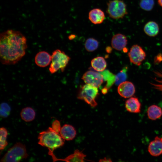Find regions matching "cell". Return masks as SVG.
I'll use <instances>...</instances> for the list:
<instances>
[{"mask_svg": "<svg viewBox=\"0 0 162 162\" xmlns=\"http://www.w3.org/2000/svg\"><path fill=\"white\" fill-rule=\"evenodd\" d=\"M26 39L19 31L8 30L0 34V56L2 63H17L24 56L27 47Z\"/></svg>", "mask_w": 162, "mask_h": 162, "instance_id": "cell-1", "label": "cell"}, {"mask_svg": "<svg viewBox=\"0 0 162 162\" xmlns=\"http://www.w3.org/2000/svg\"><path fill=\"white\" fill-rule=\"evenodd\" d=\"M38 144L46 147L49 150L48 154L54 160L56 158L53 153L56 148L62 146L64 144V140L59 133L54 131L51 127L40 132L38 136Z\"/></svg>", "mask_w": 162, "mask_h": 162, "instance_id": "cell-2", "label": "cell"}, {"mask_svg": "<svg viewBox=\"0 0 162 162\" xmlns=\"http://www.w3.org/2000/svg\"><path fill=\"white\" fill-rule=\"evenodd\" d=\"M28 156L25 145L20 142L9 148L1 159V162H18Z\"/></svg>", "mask_w": 162, "mask_h": 162, "instance_id": "cell-3", "label": "cell"}, {"mask_svg": "<svg viewBox=\"0 0 162 162\" xmlns=\"http://www.w3.org/2000/svg\"><path fill=\"white\" fill-rule=\"evenodd\" d=\"M51 61L49 70L51 74H53L60 69L63 72L70 59V58L64 52L57 49L52 52Z\"/></svg>", "mask_w": 162, "mask_h": 162, "instance_id": "cell-4", "label": "cell"}, {"mask_svg": "<svg viewBox=\"0 0 162 162\" xmlns=\"http://www.w3.org/2000/svg\"><path fill=\"white\" fill-rule=\"evenodd\" d=\"M98 95V88L86 84L80 88L77 97L78 99L84 100L92 107H94L97 105L95 99Z\"/></svg>", "mask_w": 162, "mask_h": 162, "instance_id": "cell-5", "label": "cell"}, {"mask_svg": "<svg viewBox=\"0 0 162 162\" xmlns=\"http://www.w3.org/2000/svg\"><path fill=\"white\" fill-rule=\"evenodd\" d=\"M107 5V13L113 19L123 18L128 13L126 5L122 0H111L108 2Z\"/></svg>", "mask_w": 162, "mask_h": 162, "instance_id": "cell-6", "label": "cell"}, {"mask_svg": "<svg viewBox=\"0 0 162 162\" xmlns=\"http://www.w3.org/2000/svg\"><path fill=\"white\" fill-rule=\"evenodd\" d=\"M128 56L131 63L136 65L140 66L145 59L146 53L140 46L134 45L131 48Z\"/></svg>", "mask_w": 162, "mask_h": 162, "instance_id": "cell-7", "label": "cell"}, {"mask_svg": "<svg viewBox=\"0 0 162 162\" xmlns=\"http://www.w3.org/2000/svg\"><path fill=\"white\" fill-rule=\"evenodd\" d=\"M82 79L86 84L91 85L98 88L102 84L104 81V77L101 74L92 70L85 73Z\"/></svg>", "mask_w": 162, "mask_h": 162, "instance_id": "cell-8", "label": "cell"}, {"mask_svg": "<svg viewBox=\"0 0 162 162\" xmlns=\"http://www.w3.org/2000/svg\"><path fill=\"white\" fill-rule=\"evenodd\" d=\"M117 91L119 94L124 98L132 97L135 92L133 84L129 81H124L118 85Z\"/></svg>", "mask_w": 162, "mask_h": 162, "instance_id": "cell-9", "label": "cell"}, {"mask_svg": "<svg viewBox=\"0 0 162 162\" xmlns=\"http://www.w3.org/2000/svg\"><path fill=\"white\" fill-rule=\"evenodd\" d=\"M149 154L154 157L158 156L162 154V138L156 136L154 140L151 141L148 147Z\"/></svg>", "mask_w": 162, "mask_h": 162, "instance_id": "cell-10", "label": "cell"}, {"mask_svg": "<svg viewBox=\"0 0 162 162\" xmlns=\"http://www.w3.org/2000/svg\"><path fill=\"white\" fill-rule=\"evenodd\" d=\"M128 40L126 37L121 34H117L114 35L111 40L112 47L116 50L120 51L125 48Z\"/></svg>", "mask_w": 162, "mask_h": 162, "instance_id": "cell-11", "label": "cell"}, {"mask_svg": "<svg viewBox=\"0 0 162 162\" xmlns=\"http://www.w3.org/2000/svg\"><path fill=\"white\" fill-rule=\"evenodd\" d=\"M51 55L45 51L38 52L35 57V62L36 65L40 67L48 66L51 61Z\"/></svg>", "mask_w": 162, "mask_h": 162, "instance_id": "cell-12", "label": "cell"}, {"mask_svg": "<svg viewBox=\"0 0 162 162\" xmlns=\"http://www.w3.org/2000/svg\"><path fill=\"white\" fill-rule=\"evenodd\" d=\"M59 134L64 140H71L75 137L76 131L72 125L65 124L61 127Z\"/></svg>", "mask_w": 162, "mask_h": 162, "instance_id": "cell-13", "label": "cell"}, {"mask_svg": "<svg viewBox=\"0 0 162 162\" xmlns=\"http://www.w3.org/2000/svg\"><path fill=\"white\" fill-rule=\"evenodd\" d=\"M125 107L129 112L139 113L141 111V104L138 98L132 97L126 101Z\"/></svg>", "mask_w": 162, "mask_h": 162, "instance_id": "cell-14", "label": "cell"}, {"mask_svg": "<svg viewBox=\"0 0 162 162\" xmlns=\"http://www.w3.org/2000/svg\"><path fill=\"white\" fill-rule=\"evenodd\" d=\"M88 18L91 22L94 24L101 23L105 18L104 12L99 8L92 10L89 13Z\"/></svg>", "mask_w": 162, "mask_h": 162, "instance_id": "cell-15", "label": "cell"}, {"mask_svg": "<svg viewBox=\"0 0 162 162\" xmlns=\"http://www.w3.org/2000/svg\"><path fill=\"white\" fill-rule=\"evenodd\" d=\"M86 155L81 151L76 149L73 153L70 155L63 159L56 158V161L60 160L66 162H84L85 160V158Z\"/></svg>", "mask_w": 162, "mask_h": 162, "instance_id": "cell-16", "label": "cell"}, {"mask_svg": "<svg viewBox=\"0 0 162 162\" xmlns=\"http://www.w3.org/2000/svg\"><path fill=\"white\" fill-rule=\"evenodd\" d=\"M159 28L158 24L155 22L150 21L147 22L144 27L145 33L150 37L156 36L159 32Z\"/></svg>", "mask_w": 162, "mask_h": 162, "instance_id": "cell-17", "label": "cell"}, {"mask_svg": "<svg viewBox=\"0 0 162 162\" xmlns=\"http://www.w3.org/2000/svg\"><path fill=\"white\" fill-rule=\"evenodd\" d=\"M147 114L149 119L152 120H157L162 116V109L156 105H152L147 109Z\"/></svg>", "mask_w": 162, "mask_h": 162, "instance_id": "cell-18", "label": "cell"}, {"mask_svg": "<svg viewBox=\"0 0 162 162\" xmlns=\"http://www.w3.org/2000/svg\"><path fill=\"white\" fill-rule=\"evenodd\" d=\"M36 113L34 110L30 107H26L22 109L20 116L21 119L26 122H30L35 118Z\"/></svg>", "mask_w": 162, "mask_h": 162, "instance_id": "cell-19", "label": "cell"}, {"mask_svg": "<svg viewBox=\"0 0 162 162\" xmlns=\"http://www.w3.org/2000/svg\"><path fill=\"white\" fill-rule=\"evenodd\" d=\"M92 68L97 71H102L106 68V62L102 57L98 56L93 58L91 62Z\"/></svg>", "mask_w": 162, "mask_h": 162, "instance_id": "cell-20", "label": "cell"}, {"mask_svg": "<svg viewBox=\"0 0 162 162\" xmlns=\"http://www.w3.org/2000/svg\"><path fill=\"white\" fill-rule=\"evenodd\" d=\"M98 42L96 40L92 38H89L86 40L85 47L87 51L93 52L98 48Z\"/></svg>", "mask_w": 162, "mask_h": 162, "instance_id": "cell-21", "label": "cell"}, {"mask_svg": "<svg viewBox=\"0 0 162 162\" xmlns=\"http://www.w3.org/2000/svg\"><path fill=\"white\" fill-rule=\"evenodd\" d=\"M8 131L4 128L2 127L0 130V149L3 150L8 145L7 141Z\"/></svg>", "mask_w": 162, "mask_h": 162, "instance_id": "cell-22", "label": "cell"}, {"mask_svg": "<svg viewBox=\"0 0 162 162\" xmlns=\"http://www.w3.org/2000/svg\"><path fill=\"white\" fill-rule=\"evenodd\" d=\"M154 4V0H140L139 5L143 10L149 11L153 8Z\"/></svg>", "mask_w": 162, "mask_h": 162, "instance_id": "cell-23", "label": "cell"}, {"mask_svg": "<svg viewBox=\"0 0 162 162\" xmlns=\"http://www.w3.org/2000/svg\"><path fill=\"white\" fill-rule=\"evenodd\" d=\"M127 69V68H125L116 76L115 82L116 85H119L121 83L125 81L127 77L126 73Z\"/></svg>", "mask_w": 162, "mask_h": 162, "instance_id": "cell-24", "label": "cell"}, {"mask_svg": "<svg viewBox=\"0 0 162 162\" xmlns=\"http://www.w3.org/2000/svg\"><path fill=\"white\" fill-rule=\"evenodd\" d=\"M11 108L8 104L6 103L3 102L0 105V116L3 118L8 117L10 115Z\"/></svg>", "mask_w": 162, "mask_h": 162, "instance_id": "cell-25", "label": "cell"}, {"mask_svg": "<svg viewBox=\"0 0 162 162\" xmlns=\"http://www.w3.org/2000/svg\"><path fill=\"white\" fill-rule=\"evenodd\" d=\"M155 73L158 76L161 78L160 80H156L158 82L156 84H151L153 86L154 88L160 91L162 93V73L158 71L155 72Z\"/></svg>", "mask_w": 162, "mask_h": 162, "instance_id": "cell-26", "label": "cell"}, {"mask_svg": "<svg viewBox=\"0 0 162 162\" xmlns=\"http://www.w3.org/2000/svg\"><path fill=\"white\" fill-rule=\"evenodd\" d=\"M51 128L54 131L59 133L61 128L60 122L57 120H54L52 124Z\"/></svg>", "mask_w": 162, "mask_h": 162, "instance_id": "cell-27", "label": "cell"}, {"mask_svg": "<svg viewBox=\"0 0 162 162\" xmlns=\"http://www.w3.org/2000/svg\"><path fill=\"white\" fill-rule=\"evenodd\" d=\"M162 61V54H159L155 58L154 62L158 63Z\"/></svg>", "mask_w": 162, "mask_h": 162, "instance_id": "cell-28", "label": "cell"}, {"mask_svg": "<svg viewBox=\"0 0 162 162\" xmlns=\"http://www.w3.org/2000/svg\"><path fill=\"white\" fill-rule=\"evenodd\" d=\"M112 161L110 159L105 158L104 159H100V160L99 162H112Z\"/></svg>", "mask_w": 162, "mask_h": 162, "instance_id": "cell-29", "label": "cell"}, {"mask_svg": "<svg viewBox=\"0 0 162 162\" xmlns=\"http://www.w3.org/2000/svg\"><path fill=\"white\" fill-rule=\"evenodd\" d=\"M158 2L160 5L162 7V0H158Z\"/></svg>", "mask_w": 162, "mask_h": 162, "instance_id": "cell-30", "label": "cell"}, {"mask_svg": "<svg viewBox=\"0 0 162 162\" xmlns=\"http://www.w3.org/2000/svg\"><path fill=\"white\" fill-rule=\"evenodd\" d=\"M74 36L73 35H71L69 36V39H72L74 38Z\"/></svg>", "mask_w": 162, "mask_h": 162, "instance_id": "cell-31", "label": "cell"}]
</instances>
